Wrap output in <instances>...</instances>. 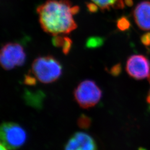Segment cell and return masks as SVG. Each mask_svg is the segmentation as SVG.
<instances>
[{
    "label": "cell",
    "instance_id": "cell-14",
    "mask_svg": "<svg viewBox=\"0 0 150 150\" xmlns=\"http://www.w3.org/2000/svg\"><path fill=\"white\" fill-rule=\"evenodd\" d=\"M38 81L36 78L32 75L31 72L25 75L23 79L24 84L28 86H35L37 84Z\"/></svg>",
    "mask_w": 150,
    "mask_h": 150
},
{
    "label": "cell",
    "instance_id": "cell-5",
    "mask_svg": "<svg viewBox=\"0 0 150 150\" xmlns=\"http://www.w3.org/2000/svg\"><path fill=\"white\" fill-rule=\"evenodd\" d=\"M102 95L100 88L95 82L91 80L81 82L74 92L76 101L85 109L95 106L100 101Z\"/></svg>",
    "mask_w": 150,
    "mask_h": 150
},
{
    "label": "cell",
    "instance_id": "cell-7",
    "mask_svg": "<svg viewBox=\"0 0 150 150\" xmlns=\"http://www.w3.org/2000/svg\"><path fill=\"white\" fill-rule=\"evenodd\" d=\"M64 150H97V148L95 140L90 134L76 132L67 141Z\"/></svg>",
    "mask_w": 150,
    "mask_h": 150
},
{
    "label": "cell",
    "instance_id": "cell-19",
    "mask_svg": "<svg viewBox=\"0 0 150 150\" xmlns=\"http://www.w3.org/2000/svg\"><path fill=\"white\" fill-rule=\"evenodd\" d=\"M148 80H149V83H150V75H149V77H148ZM146 100H147V102L148 103V104L149 105V106H150V91H149V93H148V95H147V99H146Z\"/></svg>",
    "mask_w": 150,
    "mask_h": 150
},
{
    "label": "cell",
    "instance_id": "cell-2",
    "mask_svg": "<svg viewBox=\"0 0 150 150\" xmlns=\"http://www.w3.org/2000/svg\"><path fill=\"white\" fill-rule=\"evenodd\" d=\"M31 72L38 81L45 84L58 80L63 72L62 66L58 59L51 55L38 56L31 65Z\"/></svg>",
    "mask_w": 150,
    "mask_h": 150
},
{
    "label": "cell",
    "instance_id": "cell-18",
    "mask_svg": "<svg viewBox=\"0 0 150 150\" xmlns=\"http://www.w3.org/2000/svg\"><path fill=\"white\" fill-rule=\"evenodd\" d=\"M87 7L88 10H89V11L91 12H92V13L96 12L97 11H98V7L93 3L88 4L87 5Z\"/></svg>",
    "mask_w": 150,
    "mask_h": 150
},
{
    "label": "cell",
    "instance_id": "cell-11",
    "mask_svg": "<svg viewBox=\"0 0 150 150\" xmlns=\"http://www.w3.org/2000/svg\"><path fill=\"white\" fill-rule=\"evenodd\" d=\"M44 96V95L41 91L35 92L27 91L25 93V101L28 105L32 107L41 108Z\"/></svg>",
    "mask_w": 150,
    "mask_h": 150
},
{
    "label": "cell",
    "instance_id": "cell-12",
    "mask_svg": "<svg viewBox=\"0 0 150 150\" xmlns=\"http://www.w3.org/2000/svg\"><path fill=\"white\" fill-rule=\"evenodd\" d=\"M103 38L99 36H92L88 38L86 42V48L95 49L103 46L104 43Z\"/></svg>",
    "mask_w": 150,
    "mask_h": 150
},
{
    "label": "cell",
    "instance_id": "cell-4",
    "mask_svg": "<svg viewBox=\"0 0 150 150\" xmlns=\"http://www.w3.org/2000/svg\"><path fill=\"white\" fill-rule=\"evenodd\" d=\"M27 55L21 43L10 42L5 43L0 49V66L10 71L25 64Z\"/></svg>",
    "mask_w": 150,
    "mask_h": 150
},
{
    "label": "cell",
    "instance_id": "cell-17",
    "mask_svg": "<svg viewBox=\"0 0 150 150\" xmlns=\"http://www.w3.org/2000/svg\"><path fill=\"white\" fill-rule=\"evenodd\" d=\"M141 42L145 46H150V32H146L141 37Z\"/></svg>",
    "mask_w": 150,
    "mask_h": 150
},
{
    "label": "cell",
    "instance_id": "cell-20",
    "mask_svg": "<svg viewBox=\"0 0 150 150\" xmlns=\"http://www.w3.org/2000/svg\"><path fill=\"white\" fill-rule=\"evenodd\" d=\"M0 150H8L6 147L3 145L0 144Z\"/></svg>",
    "mask_w": 150,
    "mask_h": 150
},
{
    "label": "cell",
    "instance_id": "cell-16",
    "mask_svg": "<svg viewBox=\"0 0 150 150\" xmlns=\"http://www.w3.org/2000/svg\"><path fill=\"white\" fill-rule=\"evenodd\" d=\"M90 119L85 115H82L79 119L78 123L81 127H86L90 125Z\"/></svg>",
    "mask_w": 150,
    "mask_h": 150
},
{
    "label": "cell",
    "instance_id": "cell-13",
    "mask_svg": "<svg viewBox=\"0 0 150 150\" xmlns=\"http://www.w3.org/2000/svg\"><path fill=\"white\" fill-rule=\"evenodd\" d=\"M117 27L121 31L128 30L131 26V23L129 19L126 17H122L117 21Z\"/></svg>",
    "mask_w": 150,
    "mask_h": 150
},
{
    "label": "cell",
    "instance_id": "cell-6",
    "mask_svg": "<svg viewBox=\"0 0 150 150\" xmlns=\"http://www.w3.org/2000/svg\"><path fill=\"white\" fill-rule=\"evenodd\" d=\"M126 70L129 76L136 80L148 78L150 74V62L145 56L133 54L127 60Z\"/></svg>",
    "mask_w": 150,
    "mask_h": 150
},
{
    "label": "cell",
    "instance_id": "cell-9",
    "mask_svg": "<svg viewBox=\"0 0 150 150\" xmlns=\"http://www.w3.org/2000/svg\"><path fill=\"white\" fill-rule=\"evenodd\" d=\"M101 10H109L111 8L122 9L125 6H131L132 0H91Z\"/></svg>",
    "mask_w": 150,
    "mask_h": 150
},
{
    "label": "cell",
    "instance_id": "cell-3",
    "mask_svg": "<svg viewBox=\"0 0 150 150\" xmlns=\"http://www.w3.org/2000/svg\"><path fill=\"white\" fill-rule=\"evenodd\" d=\"M27 140V132L19 124L13 122H4L0 124V144L8 150H17L21 148Z\"/></svg>",
    "mask_w": 150,
    "mask_h": 150
},
{
    "label": "cell",
    "instance_id": "cell-8",
    "mask_svg": "<svg viewBox=\"0 0 150 150\" xmlns=\"http://www.w3.org/2000/svg\"><path fill=\"white\" fill-rule=\"evenodd\" d=\"M133 16L140 29L150 30V1H144L138 4L133 11Z\"/></svg>",
    "mask_w": 150,
    "mask_h": 150
},
{
    "label": "cell",
    "instance_id": "cell-1",
    "mask_svg": "<svg viewBox=\"0 0 150 150\" xmlns=\"http://www.w3.org/2000/svg\"><path fill=\"white\" fill-rule=\"evenodd\" d=\"M36 11L41 27L50 35H67L77 27L74 16L79 12L80 7L69 0H47Z\"/></svg>",
    "mask_w": 150,
    "mask_h": 150
},
{
    "label": "cell",
    "instance_id": "cell-10",
    "mask_svg": "<svg viewBox=\"0 0 150 150\" xmlns=\"http://www.w3.org/2000/svg\"><path fill=\"white\" fill-rule=\"evenodd\" d=\"M52 43L54 47L61 48L62 53L65 55L70 53L72 47V40L67 36H64V35L54 36L52 39Z\"/></svg>",
    "mask_w": 150,
    "mask_h": 150
},
{
    "label": "cell",
    "instance_id": "cell-15",
    "mask_svg": "<svg viewBox=\"0 0 150 150\" xmlns=\"http://www.w3.org/2000/svg\"><path fill=\"white\" fill-rule=\"evenodd\" d=\"M122 67L121 64H117L112 66L109 71V73L113 77H117L121 74Z\"/></svg>",
    "mask_w": 150,
    "mask_h": 150
}]
</instances>
